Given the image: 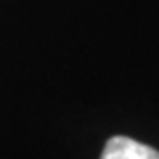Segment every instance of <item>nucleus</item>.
Here are the masks:
<instances>
[{"label":"nucleus","mask_w":159,"mask_h":159,"mask_svg":"<svg viewBox=\"0 0 159 159\" xmlns=\"http://www.w3.org/2000/svg\"><path fill=\"white\" fill-rule=\"evenodd\" d=\"M101 159H159V152L127 136L110 138Z\"/></svg>","instance_id":"1"}]
</instances>
